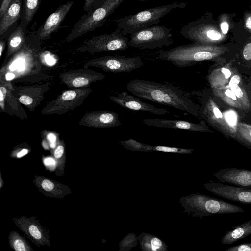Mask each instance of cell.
Returning <instances> with one entry per match:
<instances>
[{"label":"cell","instance_id":"1","mask_svg":"<svg viewBox=\"0 0 251 251\" xmlns=\"http://www.w3.org/2000/svg\"><path fill=\"white\" fill-rule=\"evenodd\" d=\"M126 88L129 92L139 98L170 106L195 116L197 115V106L188 96L177 87L135 79L128 82Z\"/></svg>","mask_w":251,"mask_h":251},{"label":"cell","instance_id":"2","mask_svg":"<svg viewBox=\"0 0 251 251\" xmlns=\"http://www.w3.org/2000/svg\"><path fill=\"white\" fill-rule=\"evenodd\" d=\"M187 3L175 2L160 6L149 8L134 14L126 15L115 20L117 28L124 35L131 34L141 29L158 24L160 19L173 9L183 8Z\"/></svg>","mask_w":251,"mask_h":251},{"label":"cell","instance_id":"3","mask_svg":"<svg viewBox=\"0 0 251 251\" xmlns=\"http://www.w3.org/2000/svg\"><path fill=\"white\" fill-rule=\"evenodd\" d=\"M184 212L193 217H202L214 214H232L245 210L235 204L203 194L193 193L180 199Z\"/></svg>","mask_w":251,"mask_h":251},{"label":"cell","instance_id":"4","mask_svg":"<svg viewBox=\"0 0 251 251\" xmlns=\"http://www.w3.org/2000/svg\"><path fill=\"white\" fill-rule=\"evenodd\" d=\"M126 0H101L99 7L84 14L74 25L66 38L70 42L102 26L108 17Z\"/></svg>","mask_w":251,"mask_h":251},{"label":"cell","instance_id":"5","mask_svg":"<svg viewBox=\"0 0 251 251\" xmlns=\"http://www.w3.org/2000/svg\"><path fill=\"white\" fill-rule=\"evenodd\" d=\"M180 33L186 39L205 45L219 41L225 35L221 32L217 23L208 14L183 25Z\"/></svg>","mask_w":251,"mask_h":251},{"label":"cell","instance_id":"6","mask_svg":"<svg viewBox=\"0 0 251 251\" xmlns=\"http://www.w3.org/2000/svg\"><path fill=\"white\" fill-rule=\"evenodd\" d=\"M171 29L152 25L130 34L129 46L140 49H154L168 47L173 43Z\"/></svg>","mask_w":251,"mask_h":251},{"label":"cell","instance_id":"7","mask_svg":"<svg viewBox=\"0 0 251 251\" xmlns=\"http://www.w3.org/2000/svg\"><path fill=\"white\" fill-rule=\"evenodd\" d=\"M128 38L116 28L110 34L94 36L83 41V44L75 50L88 52L91 55L102 52L124 50L129 47Z\"/></svg>","mask_w":251,"mask_h":251},{"label":"cell","instance_id":"8","mask_svg":"<svg viewBox=\"0 0 251 251\" xmlns=\"http://www.w3.org/2000/svg\"><path fill=\"white\" fill-rule=\"evenodd\" d=\"M90 88L71 89L62 92L41 110L43 115L63 114L81 105L92 92Z\"/></svg>","mask_w":251,"mask_h":251},{"label":"cell","instance_id":"9","mask_svg":"<svg viewBox=\"0 0 251 251\" xmlns=\"http://www.w3.org/2000/svg\"><path fill=\"white\" fill-rule=\"evenodd\" d=\"M144 65L140 56L126 57L114 55L105 56L86 61L83 68L94 67L107 72L114 73H129Z\"/></svg>","mask_w":251,"mask_h":251},{"label":"cell","instance_id":"10","mask_svg":"<svg viewBox=\"0 0 251 251\" xmlns=\"http://www.w3.org/2000/svg\"><path fill=\"white\" fill-rule=\"evenodd\" d=\"M58 77L68 88L80 89L89 88L93 83L104 79L105 75L101 73L83 68L61 73Z\"/></svg>","mask_w":251,"mask_h":251},{"label":"cell","instance_id":"11","mask_svg":"<svg viewBox=\"0 0 251 251\" xmlns=\"http://www.w3.org/2000/svg\"><path fill=\"white\" fill-rule=\"evenodd\" d=\"M208 191L224 198L242 203L251 204V188L209 181L203 185Z\"/></svg>","mask_w":251,"mask_h":251},{"label":"cell","instance_id":"12","mask_svg":"<svg viewBox=\"0 0 251 251\" xmlns=\"http://www.w3.org/2000/svg\"><path fill=\"white\" fill-rule=\"evenodd\" d=\"M78 124L81 126L95 128H113L122 125L119 114L108 110L86 112Z\"/></svg>","mask_w":251,"mask_h":251},{"label":"cell","instance_id":"13","mask_svg":"<svg viewBox=\"0 0 251 251\" xmlns=\"http://www.w3.org/2000/svg\"><path fill=\"white\" fill-rule=\"evenodd\" d=\"M110 100L121 107L127 109L146 112L155 115H162L169 113L167 109L157 108L154 105L146 103L139 99L128 94L126 92H122L116 96L109 97Z\"/></svg>","mask_w":251,"mask_h":251},{"label":"cell","instance_id":"14","mask_svg":"<svg viewBox=\"0 0 251 251\" xmlns=\"http://www.w3.org/2000/svg\"><path fill=\"white\" fill-rule=\"evenodd\" d=\"M47 84L14 87L12 94L30 111L40 104L48 89Z\"/></svg>","mask_w":251,"mask_h":251},{"label":"cell","instance_id":"15","mask_svg":"<svg viewBox=\"0 0 251 251\" xmlns=\"http://www.w3.org/2000/svg\"><path fill=\"white\" fill-rule=\"evenodd\" d=\"M73 4V1H71L61 5L48 17L36 32V35L40 41L48 40L59 28Z\"/></svg>","mask_w":251,"mask_h":251},{"label":"cell","instance_id":"16","mask_svg":"<svg viewBox=\"0 0 251 251\" xmlns=\"http://www.w3.org/2000/svg\"><path fill=\"white\" fill-rule=\"evenodd\" d=\"M213 176L221 182L251 188V170L226 168L215 172Z\"/></svg>","mask_w":251,"mask_h":251},{"label":"cell","instance_id":"17","mask_svg":"<svg viewBox=\"0 0 251 251\" xmlns=\"http://www.w3.org/2000/svg\"><path fill=\"white\" fill-rule=\"evenodd\" d=\"M143 122L147 126L159 128L185 130L191 131H201L203 127L200 124H197L187 121L165 119H145Z\"/></svg>","mask_w":251,"mask_h":251},{"label":"cell","instance_id":"18","mask_svg":"<svg viewBox=\"0 0 251 251\" xmlns=\"http://www.w3.org/2000/svg\"><path fill=\"white\" fill-rule=\"evenodd\" d=\"M22 0H12L7 10L0 18V35H2L20 18Z\"/></svg>","mask_w":251,"mask_h":251},{"label":"cell","instance_id":"19","mask_svg":"<svg viewBox=\"0 0 251 251\" xmlns=\"http://www.w3.org/2000/svg\"><path fill=\"white\" fill-rule=\"evenodd\" d=\"M26 30L20 24L10 33L7 38V50L5 56V61L24 47L26 41Z\"/></svg>","mask_w":251,"mask_h":251},{"label":"cell","instance_id":"20","mask_svg":"<svg viewBox=\"0 0 251 251\" xmlns=\"http://www.w3.org/2000/svg\"><path fill=\"white\" fill-rule=\"evenodd\" d=\"M251 234V220L232 227L221 240L223 244H232Z\"/></svg>","mask_w":251,"mask_h":251},{"label":"cell","instance_id":"21","mask_svg":"<svg viewBox=\"0 0 251 251\" xmlns=\"http://www.w3.org/2000/svg\"><path fill=\"white\" fill-rule=\"evenodd\" d=\"M138 237L143 251H167V246L162 240L155 235L143 232Z\"/></svg>","mask_w":251,"mask_h":251},{"label":"cell","instance_id":"22","mask_svg":"<svg viewBox=\"0 0 251 251\" xmlns=\"http://www.w3.org/2000/svg\"><path fill=\"white\" fill-rule=\"evenodd\" d=\"M41 0H23L20 23L26 30L27 25L32 20L40 5Z\"/></svg>","mask_w":251,"mask_h":251},{"label":"cell","instance_id":"23","mask_svg":"<svg viewBox=\"0 0 251 251\" xmlns=\"http://www.w3.org/2000/svg\"><path fill=\"white\" fill-rule=\"evenodd\" d=\"M145 148L148 152L158 151L168 153H176L180 154H191L194 149H184L178 147H168L165 146H152L146 144Z\"/></svg>","mask_w":251,"mask_h":251},{"label":"cell","instance_id":"24","mask_svg":"<svg viewBox=\"0 0 251 251\" xmlns=\"http://www.w3.org/2000/svg\"><path fill=\"white\" fill-rule=\"evenodd\" d=\"M139 241V237L133 233L127 234L120 242L119 251H129L135 247Z\"/></svg>","mask_w":251,"mask_h":251},{"label":"cell","instance_id":"25","mask_svg":"<svg viewBox=\"0 0 251 251\" xmlns=\"http://www.w3.org/2000/svg\"><path fill=\"white\" fill-rule=\"evenodd\" d=\"M120 143L127 150L133 151L148 152L145 148L146 144L138 142L132 138L127 140L121 141Z\"/></svg>","mask_w":251,"mask_h":251},{"label":"cell","instance_id":"26","mask_svg":"<svg viewBox=\"0 0 251 251\" xmlns=\"http://www.w3.org/2000/svg\"><path fill=\"white\" fill-rule=\"evenodd\" d=\"M0 80V106L5 111V100L9 90L13 88L10 81Z\"/></svg>","mask_w":251,"mask_h":251},{"label":"cell","instance_id":"27","mask_svg":"<svg viewBox=\"0 0 251 251\" xmlns=\"http://www.w3.org/2000/svg\"><path fill=\"white\" fill-rule=\"evenodd\" d=\"M219 27L221 32L226 35L228 32L229 28V23L227 18V16H221L219 21Z\"/></svg>","mask_w":251,"mask_h":251},{"label":"cell","instance_id":"28","mask_svg":"<svg viewBox=\"0 0 251 251\" xmlns=\"http://www.w3.org/2000/svg\"><path fill=\"white\" fill-rule=\"evenodd\" d=\"M101 0H85L83 9L87 12L91 10L96 9L100 5Z\"/></svg>","mask_w":251,"mask_h":251},{"label":"cell","instance_id":"29","mask_svg":"<svg viewBox=\"0 0 251 251\" xmlns=\"http://www.w3.org/2000/svg\"><path fill=\"white\" fill-rule=\"evenodd\" d=\"M225 251H251V242L244 243L229 247L225 250Z\"/></svg>","mask_w":251,"mask_h":251},{"label":"cell","instance_id":"30","mask_svg":"<svg viewBox=\"0 0 251 251\" xmlns=\"http://www.w3.org/2000/svg\"><path fill=\"white\" fill-rule=\"evenodd\" d=\"M13 247L16 251H25L27 250L23 241L20 239H16L13 242Z\"/></svg>","mask_w":251,"mask_h":251},{"label":"cell","instance_id":"31","mask_svg":"<svg viewBox=\"0 0 251 251\" xmlns=\"http://www.w3.org/2000/svg\"><path fill=\"white\" fill-rule=\"evenodd\" d=\"M29 231L32 236L35 239H40L41 238V233L35 226H30L29 228Z\"/></svg>","mask_w":251,"mask_h":251},{"label":"cell","instance_id":"32","mask_svg":"<svg viewBox=\"0 0 251 251\" xmlns=\"http://www.w3.org/2000/svg\"><path fill=\"white\" fill-rule=\"evenodd\" d=\"M244 23L246 29L251 33V12L244 13Z\"/></svg>","mask_w":251,"mask_h":251},{"label":"cell","instance_id":"33","mask_svg":"<svg viewBox=\"0 0 251 251\" xmlns=\"http://www.w3.org/2000/svg\"><path fill=\"white\" fill-rule=\"evenodd\" d=\"M243 56L246 60L251 59V43H248L244 47Z\"/></svg>","mask_w":251,"mask_h":251},{"label":"cell","instance_id":"34","mask_svg":"<svg viewBox=\"0 0 251 251\" xmlns=\"http://www.w3.org/2000/svg\"><path fill=\"white\" fill-rule=\"evenodd\" d=\"M226 121L230 125H234L236 124L237 117L235 113L233 111L228 112L226 115Z\"/></svg>","mask_w":251,"mask_h":251},{"label":"cell","instance_id":"35","mask_svg":"<svg viewBox=\"0 0 251 251\" xmlns=\"http://www.w3.org/2000/svg\"><path fill=\"white\" fill-rule=\"evenodd\" d=\"M41 55L44 57L46 62L48 64H50L52 63H54V56L49 51H44L42 53Z\"/></svg>","mask_w":251,"mask_h":251},{"label":"cell","instance_id":"36","mask_svg":"<svg viewBox=\"0 0 251 251\" xmlns=\"http://www.w3.org/2000/svg\"><path fill=\"white\" fill-rule=\"evenodd\" d=\"M41 185L45 190L48 192L52 190L54 186V184L51 181L48 179L43 180Z\"/></svg>","mask_w":251,"mask_h":251},{"label":"cell","instance_id":"37","mask_svg":"<svg viewBox=\"0 0 251 251\" xmlns=\"http://www.w3.org/2000/svg\"><path fill=\"white\" fill-rule=\"evenodd\" d=\"M11 1L12 0H2L0 7V18H1L5 13Z\"/></svg>","mask_w":251,"mask_h":251},{"label":"cell","instance_id":"38","mask_svg":"<svg viewBox=\"0 0 251 251\" xmlns=\"http://www.w3.org/2000/svg\"><path fill=\"white\" fill-rule=\"evenodd\" d=\"M64 152V147L62 145L58 146L54 151V157L56 158H60Z\"/></svg>","mask_w":251,"mask_h":251},{"label":"cell","instance_id":"39","mask_svg":"<svg viewBox=\"0 0 251 251\" xmlns=\"http://www.w3.org/2000/svg\"><path fill=\"white\" fill-rule=\"evenodd\" d=\"M0 36H2L3 38L1 37L0 41V58H1L3 52L5 49L6 42V38L5 36L4 37V35H2Z\"/></svg>","mask_w":251,"mask_h":251},{"label":"cell","instance_id":"40","mask_svg":"<svg viewBox=\"0 0 251 251\" xmlns=\"http://www.w3.org/2000/svg\"><path fill=\"white\" fill-rule=\"evenodd\" d=\"M240 80V78L238 75H234L233 76L229 82V86L230 87L236 86L238 84Z\"/></svg>","mask_w":251,"mask_h":251},{"label":"cell","instance_id":"41","mask_svg":"<svg viewBox=\"0 0 251 251\" xmlns=\"http://www.w3.org/2000/svg\"><path fill=\"white\" fill-rule=\"evenodd\" d=\"M231 88V90L234 92L237 97L238 98H241L243 96V93L239 86L236 85Z\"/></svg>","mask_w":251,"mask_h":251},{"label":"cell","instance_id":"42","mask_svg":"<svg viewBox=\"0 0 251 251\" xmlns=\"http://www.w3.org/2000/svg\"><path fill=\"white\" fill-rule=\"evenodd\" d=\"M44 163L46 166H52L55 165V160L50 157L46 158L44 160Z\"/></svg>","mask_w":251,"mask_h":251},{"label":"cell","instance_id":"43","mask_svg":"<svg viewBox=\"0 0 251 251\" xmlns=\"http://www.w3.org/2000/svg\"><path fill=\"white\" fill-rule=\"evenodd\" d=\"M222 73L225 75L226 78H228L231 75V72L228 69L223 68L221 69Z\"/></svg>","mask_w":251,"mask_h":251},{"label":"cell","instance_id":"44","mask_svg":"<svg viewBox=\"0 0 251 251\" xmlns=\"http://www.w3.org/2000/svg\"><path fill=\"white\" fill-rule=\"evenodd\" d=\"M225 94L232 99L235 100H236V96L232 90L228 89L226 90Z\"/></svg>","mask_w":251,"mask_h":251},{"label":"cell","instance_id":"45","mask_svg":"<svg viewBox=\"0 0 251 251\" xmlns=\"http://www.w3.org/2000/svg\"><path fill=\"white\" fill-rule=\"evenodd\" d=\"M213 111L216 118H219L222 117V113L218 108L214 107Z\"/></svg>","mask_w":251,"mask_h":251},{"label":"cell","instance_id":"46","mask_svg":"<svg viewBox=\"0 0 251 251\" xmlns=\"http://www.w3.org/2000/svg\"><path fill=\"white\" fill-rule=\"evenodd\" d=\"M28 153V150L26 149H24L22 150H21L18 154H17V157L20 158L25 155H26Z\"/></svg>","mask_w":251,"mask_h":251},{"label":"cell","instance_id":"47","mask_svg":"<svg viewBox=\"0 0 251 251\" xmlns=\"http://www.w3.org/2000/svg\"><path fill=\"white\" fill-rule=\"evenodd\" d=\"M149 0H137V1H141V2L146 1H149Z\"/></svg>","mask_w":251,"mask_h":251},{"label":"cell","instance_id":"48","mask_svg":"<svg viewBox=\"0 0 251 251\" xmlns=\"http://www.w3.org/2000/svg\"><path fill=\"white\" fill-rule=\"evenodd\" d=\"M250 1H251V6H250V7L251 8V0H250Z\"/></svg>","mask_w":251,"mask_h":251},{"label":"cell","instance_id":"49","mask_svg":"<svg viewBox=\"0 0 251 251\" xmlns=\"http://www.w3.org/2000/svg\"><path fill=\"white\" fill-rule=\"evenodd\" d=\"M250 136H251V132H250Z\"/></svg>","mask_w":251,"mask_h":251}]
</instances>
